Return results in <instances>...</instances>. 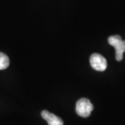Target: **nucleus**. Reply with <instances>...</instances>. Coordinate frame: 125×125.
Returning <instances> with one entry per match:
<instances>
[{
	"label": "nucleus",
	"instance_id": "obj_1",
	"mask_svg": "<svg viewBox=\"0 0 125 125\" xmlns=\"http://www.w3.org/2000/svg\"><path fill=\"white\" fill-rule=\"evenodd\" d=\"M108 42L115 49V58L117 61H121L125 52V41L122 40L121 36L116 35L110 36L108 39Z\"/></svg>",
	"mask_w": 125,
	"mask_h": 125
},
{
	"label": "nucleus",
	"instance_id": "obj_2",
	"mask_svg": "<svg viewBox=\"0 0 125 125\" xmlns=\"http://www.w3.org/2000/svg\"><path fill=\"white\" fill-rule=\"evenodd\" d=\"M93 110V105L88 99H80L76 104V113L82 117H88Z\"/></svg>",
	"mask_w": 125,
	"mask_h": 125
},
{
	"label": "nucleus",
	"instance_id": "obj_3",
	"mask_svg": "<svg viewBox=\"0 0 125 125\" xmlns=\"http://www.w3.org/2000/svg\"><path fill=\"white\" fill-rule=\"evenodd\" d=\"M90 62L92 67L97 71H104L107 67V61L106 58L101 54L97 53L91 55L90 58Z\"/></svg>",
	"mask_w": 125,
	"mask_h": 125
},
{
	"label": "nucleus",
	"instance_id": "obj_4",
	"mask_svg": "<svg viewBox=\"0 0 125 125\" xmlns=\"http://www.w3.org/2000/svg\"><path fill=\"white\" fill-rule=\"evenodd\" d=\"M41 115L44 120L47 122L49 125H64L63 122L59 117L56 116L48 111H42Z\"/></svg>",
	"mask_w": 125,
	"mask_h": 125
},
{
	"label": "nucleus",
	"instance_id": "obj_5",
	"mask_svg": "<svg viewBox=\"0 0 125 125\" xmlns=\"http://www.w3.org/2000/svg\"><path fill=\"white\" fill-rule=\"evenodd\" d=\"M9 58L7 55L0 52V70H5L9 66Z\"/></svg>",
	"mask_w": 125,
	"mask_h": 125
}]
</instances>
